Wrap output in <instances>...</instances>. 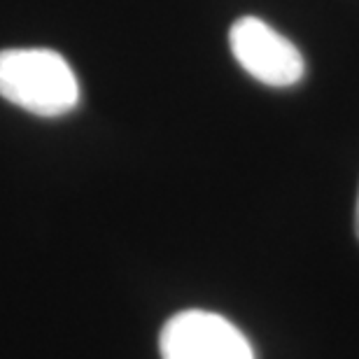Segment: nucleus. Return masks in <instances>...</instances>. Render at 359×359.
<instances>
[{
    "instance_id": "nucleus-1",
    "label": "nucleus",
    "mask_w": 359,
    "mask_h": 359,
    "mask_svg": "<svg viewBox=\"0 0 359 359\" xmlns=\"http://www.w3.org/2000/svg\"><path fill=\"white\" fill-rule=\"evenodd\" d=\"M0 96L40 117H59L80 100L75 70L52 49L0 52Z\"/></svg>"
},
{
    "instance_id": "nucleus-2",
    "label": "nucleus",
    "mask_w": 359,
    "mask_h": 359,
    "mask_svg": "<svg viewBox=\"0 0 359 359\" xmlns=\"http://www.w3.org/2000/svg\"><path fill=\"white\" fill-rule=\"evenodd\" d=\"M233 59L250 77L273 89H287L304 80L306 61L290 38L259 17H241L229 31Z\"/></svg>"
},
{
    "instance_id": "nucleus-3",
    "label": "nucleus",
    "mask_w": 359,
    "mask_h": 359,
    "mask_svg": "<svg viewBox=\"0 0 359 359\" xmlns=\"http://www.w3.org/2000/svg\"><path fill=\"white\" fill-rule=\"evenodd\" d=\"M159 350L161 359H255L248 336L210 311L173 315L161 329Z\"/></svg>"
},
{
    "instance_id": "nucleus-4",
    "label": "nucleus",
    "mask_w": 359,
    "mask_h": 359,
    "mask_svg": "<svg viewBox=\"0 0 359 359\" xmlns=\"http://www.w3.org/2000/svg\"><path fill=\"white\" fill-rule=\"evenodd\" d=\"M355 233L359 238V196H357V210H355Z\"/></svg>"
}]
</instances>
